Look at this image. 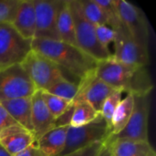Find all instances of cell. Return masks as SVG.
Returning <instances> with one entry per match:
<instances>
[{"label":"cell","mask_w":156,"mask_h":156,"mask_svg":"<svg viewBox=\"0 0 156 156\" xmlns=\"http://www.w3.org/2000/svg\"><path fill=\"white\" fill-rule=\"evenodd\" d=\"M32 49L53 61L64 75H72L78 80V83L95 73L98 61L77 46L61 40L34 38Z\"/></svg>","instance_id":"6da1fadb"},{"label":"cell","mask_w":156,"mask_h":156,"mask_svg":"<svg viewBox=\"0 0 156 156\" xmlns=\"http://www.w3.org/2000/svg\"><path fill=\"white\" fill-rule=\"evenodd\" d=\"M95 75L101 81L133 96L150 95L154 84L146 67L123 64L112 56L98 61Z\"/></svg>","instance_id":"7a4b0ae2"},{"label":"cell","mask_w":156,"mask_h":156,"mask_svg":"<svg viewBox=\"0 0 156 156\" xmlns=\"http://www.w3.org/2000/svg\"><path fill=\"white\" fill-rule=\"evenodd\" d=\"M69 4L74 22L77 47L97 61L111 58L112 54L110 50L104 48L98 41L95 26L85 17L80 0H69Z\"/></svg>","instance_id":"3957f363"},{"label":"cell","mask_w":156,"mask_h":156,"mask_svg":"<svg viewBox=\"0 0 156 156\" xmlns=\"http://www.w3.org/2000/svg\"><path fill=\"white\" fill-rule=\"evenodd\" d=\"M21 66L28 75L37 90H47L60 79L66 78L62 70L49 58L32 49Z\"/></svg>","instance_id":"277c9868"},{"label":"cell","mask_w":156,"mask_h":156,"mask_svg":"<svg viewBox=\"0 0 156 156\" xmlns=\"http://www.w3.org/2000/svg\"><path fill=\"white\" fill-rule=\"evenodd\" d=\"M31 50V39L23 37L11 24H0V70L21 64Z\"/></svg>","instance_id":"5b68a950"},{"label":"cell","mask_w":156,"mask_h":156,"mask_svg":"<svg viewBox=\"0 0 156 156\" xmlns=\"http://www.w3.org/2000/svg\"><path fill=\"white\" fill-rule=\"evenodd\" d=\"M111 135L112 133L101 116L94 122L80 127L69 126L66 144L59 156L66 155L95 143L105 144Z\"/></svg>","instance_id":"8992f818"},{"label":"cell","mask_w":156,"mask_h":156,"mask_svg":"<svg viewBox=\"0 0 156 156\" xmlns=\"http://www.w3.org/2000/svg\"><path fill=\"white\" fill-rule=\"evenodd\" d=\"M36 91L37 89L21 64L0 70V101L31 97Z\"/></svg>","instance_id":"52a82bcc"},{"label":"cell","mask_w":156,"mask_h":156,"mask_svg":"<svg viewBox=\"0 0 156 156\" xmlns=\"http://www.w3.org/2000/svg\"><path fill=\"white\" fill-rule=\"evenodd\" d=\"M149 114L150 95L133 96V110L127 125L119 134L112 135L107 140V142L114 140H132L148 142Z\"/></svg>","instance_id":"ba28073f"},{"label":"cell","mask_w":156,"mask_h":156,"mask_svg":"<svg viewBox=\"0 0 156 156\" xmlns=\"http://www.w3.org/2000/svg\"><path fill=\"white\" fill-rule=\"evenodd\" d=\"M114 31V54H112V57L126 65L147 67L149 63V49L140 45L129 34L123 25Z\"/></svg>","instance_id":"9c48e42d"},{"label":"cell","mask_w":156,"mask_h":156,"mask_svg":"<svg viewBox=\"0 0 156 156\" xmlns=\"http://www.w3.org/2000/svg\"><path fill=\"white\" fill-rule=\"evenodd\" d=\"M36 16L34 38L59 40L57 21L63 0H33Z\"/></svg>","instance_id":"30bf717a"},{"label":"cell","mask_w":156,"mask_h":156,"mask_svg":"<svg viewBox=\"0 0 156 156\" xmlns=\"http://www.w3.org/2000/svg\"><path fill=\"white\" fill-rule=\"evenodd\" d=\"M115 1L122 23L124 27L140 45L149 49V24L143 10L126 1Z\"/></svg>","instance_id":"8fae6325"},{"label":"cell","mask_w":156,"mask_h":156,"mask_svg":"<svg viewBox=\"0 0 156 156\" xmlns=\"http://www.w3.org/2000/svg\"><path fill=\"white\" fill-rule=\"evenodd\" d=\"M80 90L75 100H84L89 102L96 112L101 113V107L107 98L116 90L98 79L93 73L79 82Z\"/></svg>","instance_id":"7c38bea8"},{"label":"cell","mask_w":156,"mask_h":156,"mask_svg":"<svg viewBox=\"0 0 156 156\" xmlns=\"http://www.w3.org/2000/svg\"><path fill=\"white\" fill-rule=\"evenodd\" d=\"M36 143L33 133L15 124L0 131V146L11 156H16Z\"/></svg>","instance_id":"4fadbf2b"},{"label":"cell","mask_w":156,"mask_h":156,"mask_svg":"<svg viewBox=\"0 0 156 156\" xmlns=\"http://www.w3.org/2000/svg\"><path fill=\"white\" fill-rule=\"evenodd\" d=\"M31 123L36 142L43 134L56 127V120L48 111L41 90H37L31 97Z\"/></svg>","instance_id":"5bb4252c"},{"label":"cell","mask_w":156,"mask_h":156,"mask_svg":"<svg viewBox=\"0 0 156 156\" xmlns=\"http://www.w3.org/2000/svg\"><path fill=\"white\" fill-rule=\"evenodd\" d=\"M11 25L23 37L31 40L34 39L36 16L33 0H21Z\"/></svg>","instance_id":"9a60e30c"},{"label":"cell","mask_w":156,"mask_h":156,"mask_svg":"<svg viewBox=\"0 0 156 156\" xmlns=\"http://www.w3.org/2000/svg\"><path fill=\"white\" fill-rule=\"evenodd\" d=\"M69 125L56 126L43 134L36 143L44 156H59L66 144L67 131Z\"/></svg>","instance_id":"2e32d148"},{"label":"cell","mask_w":156,"mask_h":156,"mask_svg":"<svg viewBox=\"0 0 156 156\" xmlns=\"http://www.w3.org/2000/svg\"><path fill=\"white\" fill-rule=\"evenodd\" d=\"M112 156H156L151 144L144 141L114 140L105 144Z\"/></svg>","instance_id":"e0dca14e"},{"label":"cell","mask_w":156,"mask_h":156,"mask_svg":"<svg viewBox=\"0 0 156 156\" xmlns=\"http://www.w3.org/2000/svg\"><path fill=\"white\" fill-rule=\"evenodd\" d=\"M31 97L3 101L0 103L17 124L33 133L31 123Z\"/></svg>","instance_id":"ac0fdd59"},{"label":"cell","mask_w":156,"mask_h":156,"mask_svg":"<svg viewBox=\"0 0 156 156\" xmlns=\"http://www.w3.org/2000/svg\"><path fill=\"white\" fill-rule=\"evenodd\" d=\"M57 29L59 40L66 42L68 44L76 45V37L74 29V22L69 8V0H63L62 5L58 12Z\"/></svg>","instance_id":"d6986e66"},{"label":"cell","mask_w":156,"mask_h":156,"mask_svg":"<svg viewBox=\"0 0 156 156\" xmlns=\"http://www.w3.org/2000/svg\"><path fill=\"white\" fill-rule=\"evenodd\" d=\"M73 111L69 120V126L80 127L89 124L101 115L84 100H74L72 101Z\"/></svg>","instance_id":"ffe728a7"},{"label":"cell","mask_w":156,"mask_h":156,"mask_svg":"<svg viewBox=\"0 0 156 156\" xmlns=\"http://www.w3.org/2000/svg\"><path fill=\"white\" fill-rule=\"evenodd\" d=\"M133 110V95L127 96L118 104L112 119V135L119 134L127 125ZM111 135V136H112Z\"/></svg>","instance_id":"44dd1931"},{"label":"cell","mask_w":156,"mask_h":156,"mask_svg":"<svg viewBox=\"0 0 156 156\" xmlns=\"http://www.w3.org/2000/svg\"><path fill=\"white\" fill-rule=\"evenodd\" d=\"M79 90L80 86L78 83L69 80L67 78H63L52 84L45 91L72 102L77 97Z\"/></svg>","instance_id":"7402d4cb"},{"label":"cell","mask_w":156,"mask_h":156,"mask_svg":"<svg viewBox=\"0 0 156 156\" xmlns=\"http://www.w3.org/2000/svg\"><path fill=\"white\" fill-rule=\"evenodd\" d=\"M42 97L43 100L50 112L53 118L57 121L58 118H60L62 115H64L71 107L72 102L67 100H64L62 98H59L58 96L52 95L47 91H42Z\"/></svg>","instance_id":"603a6c76"},{"label":"cell","mask_w":156,"mask_h":156,"mask_svg":"<svg viewBox=\"0 0 156 156\" xmlns=\"http://www.w3.org/2000/svg\"><path fill=\"white\" fill-rule=\"evenodd\" d=\"M80 3L85 17L91 24H93L94 26H109L105 15L103 14L101 8L95 2V0H80Z\"/></svg>","instance_id":"cb8c5ba5"},{"label":"cell","mask_w":156,"mask_h":156,"mask_svg":"<svg viewBox=\"0 0 156 156\" xmlns=\"http://www.w3.org/2000/svg\"><path fill=\"white\" fill-rule=\"evenodd\" d=\"M95 2L101 8L110 27L115 30L122 26L115 0H95Z\"/></svg>","instance_id":"d4e9b609"},{"label":"cell","mask_w":156,"mask_h":156,"mask_svg":"<svg viewBox=\"0 0 156 156\" xmlns=\"http://www.w3.org/2000/svg\"><path fill=\"white\" fill-rule=\"evenodd\" d=\"M122 91L120 90H116L115 91H113L108 98L107 100L104 101L102 107H101V115L102 117V119L105 121L109 130L112 133V115L118 106V104L121 102V101L122 100Z\"/></svg>","instance_id":"484cf974"},{"label":"cell","mask_w":156,"mask_h":156,"mask_svg":"<svg viewBox=\"0 0 156 156\" xmlns=\"http://www.w3.org/2000/svg\"><path fill=\"white\" fill-rule=\"evenodd\" d=\"M21 0H0V24H11Z\"/></svg>","instance_id":"4316f807"},{"label":"cell","mask_w":156,"mask_h":156,"mask_svg":"<svg viewBox=\"0 0 156 156\" xmlns=\"http://www.w3.org/2000/svg\"><path fill=\"white\" fill-rule=\"evenodd\" d=\"M95 33L98 41L100 44L106 49L109 50L110 43L114 41L115 38V31L106 25H99L95 26Z\"/></svg>","instance_id":"83f0119b"},{"label":"cell","mask_w":156,"mask_h":156,"mask_svg":"<svg viewBox=\"0 0 156 156\" xmlns=\"http://www.w3.org/2000/svg\"><path fill=\"white\" fill-rule=\"evenodd\" d=\"M104 146L105 144L103 143H95L81 149H79L75 152L68 154L66 155L61 156H98Z\"/></svg>","instance_id":"f1b7e54d"},{"label":"cell","mask_w":156,"mask_h":156,"mask_svg":"<svg viewBox=\"0 0 156 156\" xmlns=\"http://www.w3.org/2000/svg\"><path fill=\"white\" fill-rule=\"evenodd\" d=\"M15 124H17L16 122L10 116V114L0 103V131Z\"/></svg>","instance_id":"f546056e"},{"label":"cell","mask_w":156,"mask_h":156,"mask_svg":"<svg viewBox=\"0 0 156 156\" xmlns=\"http://www.w3.org/2000/svg\"><path fill=\"white\" fill-rule=\"evenodd\" d=\"M16 156H44L42 154V153L39 151V149L37 146V143L33 144L32 145H30L29 147H27L26 150H24L23 152L19 153Z\"/></svg>","instance_id":"4dcf8cb0"},{"label":"cell","mask_w":156,"mask_h":156,"mask_svg":"<svg viewBox=\"0 0 156 156\" xmlns=\"http://www.w3.org/2000/svg\"><path fill=\"white\" fill-rule=\"evenodd\" d=\"M98 156H112V153H111L109 147L105 144V146L103 147V149L101 151V153L99 154V155Z\"/></svg>","instance_id":"1f68e13d"},{"label":"cell","mask_w":156,"mask_h":156,"mask_svg":"<svg viewBox=\"0 0 156 156\" xmlns=\"http://www.w3.org/2000/svg\"><path fill=\"white\" fill-rule=\"evenodd\" d=\"M0 156H11L9 154H7L3 148L2 146H0Z\"/></svg>","instance_id":"d6a6232c"}]
</instances>
